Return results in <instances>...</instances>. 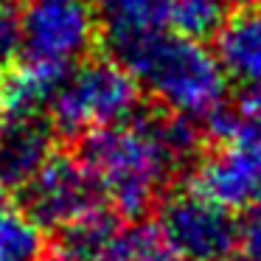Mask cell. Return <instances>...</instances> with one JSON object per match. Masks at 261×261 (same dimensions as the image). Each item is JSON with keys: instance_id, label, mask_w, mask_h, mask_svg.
Masks as SVG:
<instances>
[{"instance_id": "cell-14", "label": "cell", "mask_w": 261, "mask_h": 261, "mask_svg": "<svg viewBox=\"0 0 261 261\" xmlns=\"http://www.w3.org/2000/svg\"><path fill=\"white\" fill-rule=\"evenodd\" d=\"M48 255V233L23 208H0V261H45Z\"/></svg>"}, {"instance_id": "cell-15", "label": "cell", "mask_w": 261, "mask_h": 261, "mask_svg": "<svg viewBox=\"0 0 261 261\" xmlns=\"http://www.w3.org/2000/svg\"><path fill=\"white\" fill-rule=\"evenodd\" d=\"M107 261H186L158 222H132L115 236Z\"/></svg>"}, {"instance_id": "cell-19", "label": "cell", "mask_w": 261, "mask_h": 261, "mask_svg": "<svg viewBox=\"0 0 261 261\" xmlns=\"http://www.w3.org/2000/svg\"><path fill=\"white\" fill-rule=\"evenodd\" d=\"M45 261H59V258H57V255H54V253H51V255H48V258H45Z\"/></svg>"}, {"instance_id": "cell-10", "label": "cell", "mask_w": 261, "mask_h": 261, "mask_svg": "<svg viewBox=\"0 0 261 261\" xmlns=\"http://www.w3.org/2000/svg\"><path fill=\"white\" fill-rule=\"evenodd\" d=\"M121 227L124 219L110 205H98L90 214L59 227L51 253L59 261H107V253Z\"/></svg>"}, {"instance_id": "cell-1", "label": "cell", "mask_w": 261, "mask_h": 261, "mask_svg": "<svg viewBox=\"0 0 261 261\" xmlns=\"http://www.w3.org/2000/svg\"><path fill=\"white\" fill-rule=\"evenodd\" d=\"M79 160L96 180L104 202L129 222H141L180 169L166 143L163 115L143 113L82 138Z\"/></svg>"}, {"instance_id": "cell-11", "label": "cell", "mask_w": 261, "mask_h": 261, "mask_svg": "<svg viewBox=\"0 0 261 261\" xmlns=\"http://www.w3.org/2000/svg\"><path fill=\"white\" fill-rule=\"evenodd\" d=\"M93 6L113 54L166 29V0H93Z\"/></svg>"}, {"instance_id": "cell-9", "label": "cell", "mask_w": 261, "mask_h": 261, "mask_svg": "<svg viewBox=\"0 0 261 261\" xmlns=\"http://www.w3.org/2000/svg\"><path fill=\"white\" fill-rule=\"evenodd\" d=\"M216 59L242 90H261V9L250 6L230 14L216 37Z\"/></svg>"}, {"instance_id": "cell-8", "label": "cell", "mask_w": 261, "mask_h": 261, "mask_svg": "<svg viewBox=\"0 0 261 261\" xmlns=\"http://www.w3.org/2000/svg\"><path fill=\"white\" fill-rule=\"evenodd\" d=\"M54 158V126L42 115L0 118V186L25 188Z\"/></svg>"}, {"instance_id": "cell-13", "label": "cell", "mask_w": 261, "mask_h": 261, "mask_svg": "<svg viewBox=\"0 0 261 261\" xmlns=\"http://www.w3.org/2000/svg\"><path fill=\"white\" fill-rule=\"evenodd\" d=\"M227 6V0H166V25L194 42L214 40L230 20Z\"/></svg>"}, {"instance_id": "cell-5", "label": "cell", "mask_w": 261, "mask_h": 261, "mask_svg": "<svg viewBox=\"0 0 261 261\" xmlns=\"http://www.w3.org/2000/svg\"><path fill=\"white\" fill-rule=\"evenodd\" d=\"M158 225L186 261H230L239 255L242 225L222 205L186 188L158 208Z\"/></svg>"}, {"instance_id": "cell-18", "label": "cell", "mask_w": 261, "mask_h": 261, "mask_svg": "<svg viewBox=\"0 0 261 261\" xmlns=\"http://www.w3.org/2000/svg\"><path fill=\"white\" fill-rule=\"evenodd\" d=\"M227 3H236V6H244V9H250V6H255L258 0H227Z\"/></svg>"}, {"instance_id": "cell-3", "label": "cell", "mask_w": 261, "mask_h": 261, "mask_svg": "<svg viewBox=\"0 0 261 261\" xmlns=\"http://www.w3.org/2000/svg\"><path fill=\"white\" fill-rule=\"evenodd\" d=\"M141 107V85L115 59H90L62 79L51 101L54 126L68 138L126 124Z\"/></svg>"}, {"instance_id": "cell-12", "label": "cell", "mask_w": 261, "mask_h": 261, "mask_svg": "<svg viewBox=\"0 0 261 261\" xmlns=\"http://www.w3.org/2000/svg\"><path fill=\"white\" fill-rule=\"evenodd\" d=\"M65 76L23 62L0 73V118H29L51 107Z\"/></svg>"}, {"instance_id": "cell-4", "label": "cell", "mask_w": 261, "mask_h": 261, "mask_svg": "<svg viewBox=\"0 0 261 261\" xmlns=\"http://www.w3.org/2000/svg\"><path fill=\"white\" fill-rule=\"evenodd\" d=\"M101 31L93 0H25L20 51L25 62L68 76L85 62Z\"/></svg>"}, {"instance_id": "cell-17", "label": "cell", "mask_w": 261, "mask_h": 261, "mask_svg": "<svg viewBox=\"0 0 261 261\" xmlns=\"http://www.w3.org/2000/svg\"><path fill=\"white\" fill-rule=\"evenodd\" d=\"M239 261H261V194H258V199L250 205V216L242 225Z\"/></svg>"}, {"instance_id": "cell-16", "label": "cell", "mask_w": 261, "mask_h": 261, "mask_svg": "<svg viewBox=\"0 0 261 261\" xmlns=\"http://www.w3.org/2000/svg\"><path fill=\"white\" fill-rule=\"evenodd\" d=\"M20 51V9L14 0H0V68Z\"/></svg>"}, {"instance_id": "cell-2", "label": "cell", "mask_w": 261, "mask_h": 261, "mask_svg": "<svg viewBox=\"0 0 261 261\" xmlns=\"http://www.w3.org/2000/svg\"><path fill=\"white\" fill-rule=\"evenodd\" d=\"M113 57L135 76L141 90L152 93L174 115L205 124L227 107V76L216 54H211L202 42L163 29L115 51Z\"/></svg>"}, {"instance_id": "cell-7", "label": "cell", "mask_w": 261, "mask_h": 261, "mask_svg": "<svg viewBox=\"0 0 261 261\" xmlns=\"http://www.w3.org/2000/svg\"><path fill=\"white\" fill-rule=\"evenodd\" d=\"M191 188L227 211L250 208L261 194V129L242 124L239 135L199 158Z\"/></svg>"}, {"instance_id": "cell-6", "label": "cell", "mask_w": 261, "mask_h": 261, "mask_svg": "<svg viewBox=\"0 0 261 261\" xmlns=\"http://www.w3.org/2000/svg\"><path fill=\"white\" fill-rule=\"evenodd\" d=\"M98 205H107L96 180L85 169L79 158L54 154L34 174V180L20 188V205L42 230H54L70 225L73 219L90 214Z\"/></svg>"}]
</instances>
